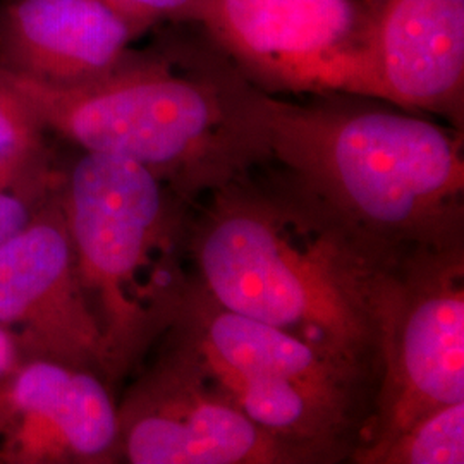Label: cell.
Returning <instances> with one entry per match:
<instances>
[{"label": "cell", "mask_w": 464, "mask_h": 464, "mask_svg": "<svg viewBox=\"0 0 464 464\" xmlns=\"http://www.w3.org/2000/svg\"><path fill=\"white\" fill-rule=\"evenodd\" d=\"M195 281L220 306L381 373L382 320L401 258L272 164L193 207ZM416 256V255H415Z\"/></svg>", "instance_id": "6da1fadb"}, {"label": "cell", "mask_w": 464, "mask_h": 464, "mask_svg": "<svg viewBox=\"0 0 464 464\" xmlns=\"http://www.w3.org/2000/svg\"><path fill=\"white\" fill-rule=\"evenodd\" d=\"M5 74L49 133L147 167L191 205L268 162L264 92L208 36L131 50L111 72L78 86Z\"/></svg>", "instance_id": "7a4b0ae2"}, {"label": "cell", "mask_w": 464, "mask_h": 464, "mask_svg": "<svg viewBox=\"0 0 464 464\" xmlns=\"http://www.w3.org/2000/svg\"><path fill=\"white\" fill-rule=\"evenodd\" d=\"M262 116L266 164L372 243L401 258L464 248L461 130L348 93L264 92Z\"/></svg>", "instance_id": "3957f363"}, {"label": "cell", "mask_w": 464, "mask_h": 464, "mask_svg": "<svg viewBox=\"0 0 464 464\" xmlns=\"http://www.w3.org/2000/svg\"><path fill=\"white\" fill-rule=\"evenodd\" d=\"M59 193L116 383L149 358L189 298L195 205L147 167L80 149L61 167Z\"/></svg>", "instance_id": "277c9868"}, {"label": "cell", "mask_w": 464, "mask_h": 464, "mask_svg": "<svg viewBox=\"0 0 464 464\" xmlns=\"http://www.w3.org/2000/svg\"><path fill=\"white\" fill-rule=\"evenodd\" d=\"M167 339L258 427L304 464L349 461L362 446L379 377L264 322L234 314L197 281Z\"/></svg>", "instance_id": "5b68a950"}, {"label": "cell", "mask_w": 464, "mask_h": 464, "mask_svg": "<svg viewBox=\"0 0 464 464\" xmlns=\"http://www.w3.org/2000/svg\"><path fill=\"white\" fill-rule=\"evenodd\" d=\"M461 401L464 248L421 253L401 268L387 301L373 411L351 458L385 446L418 418Z\"/></svg>", "instance_id": "8992f818"}, {"label": "cell", "mask_w": 464, "mask_h": 464, "mask_svg": "<svg viewBox=\"0 0 464 464\" xmlns=\"http://www.w3.org/2000/svg\"><path fill=\"white\" fill-rule=\"evenodd\" d=\"M199 24L266 93L368 97L363 0H212Z\"/></svg>", "instance_id": "52a82bcc"}, {"label": "cell", "mask_w": 464, "mask_h": 464, "mask_svg": "<svg viewBox=\"0 0 464 464\" xmlns=\"http://www.w3.org/2000/svg\"><path fill=\"white\" fill-rule=\"evenodd\" d=\"M151 353L117 402L121 463L304 464L224 398L170 339Z\"/></svg>", "instance_id": "ba28073f"}, {"label": "cell", "mask_w": 464, "mask_h": 464, "mask_svg": "<svg viewBox=\"0 0 464 464\" xmlns=\"http://www.w3.org/2000/svg\"><path fill=\"white\" fill-rule=\"evenodd\" d=\"M0 325L13 334L24 360L88 368L114 385L80 281L59 188L30 224L0 246Z\"/></svg>", "instance_id": "9c48e42d"}, {"label": "cell", "mask_w": 464, "mask_h": 464, "mask_svg": "<svg viewBox=\"0 0 464 464\" xmlns=\"http://www.w3.org/2000/svg\"><path fill=\"white\" fill-rule=\"evenodd\" d=\"M112 463L119 408L100 373L34 358L0 381V464Z\"/></svg>", "instance_id": "30bf717a"}, {"label": "cell", "mask_w": 464, "mask_h": 464, "mask_svg": "<svg viewBox=\"0 0 464 464\" xmlns=\"http://www.w3.org/2000/svg\"><path fill=\"white\" fill-rule=\"evenodd\" d=\"M370 99L463 131L464 0H363Z\"/></svg>", "instance_id": "8fae6325"}, {"label": "cell", "mask_w": 464, "mask_h": 464, "mask_svg": "<svg viewBox=\"0 0 464 464\" xmlns=\"http://www.w3.org/2000/svg\"><path fill=\"white\" fill-rule=\"evenodd\" d=\"M141 34L105 0H0V69L36 83L99 80Z\"/></svg>", "instance_id": "7c38bea8"}, {"label": "cell", "mask_w": 464, "mask_h": 464, "mask_svg": "<svg viewBox=\"0 0 464 464\" xmlns=\"http://www.w3.org/2000/svg\"><path fill=\"white\" fill-rule=\"evenodd\" d=\"M356 464H463L464 401L418 418L385 446L358 454Z\"/></svg>", "instance_id": "4fadbf2b"}, {"label": "cell", "mask_w": 464, "mask_h": 464, "mask_svg": "<svg viewBox=\"0 0 464 464\" xmlns=\"http://www.w3.org/2000/svg\"><path fill=\"white\" fill-rule=\"evenodd\" d=\"M50 134L32 102L0 69V183H16L47 170Z\"/></svg>", "instance_id": "5bb4252c"}, {"label": "cell", "mask_w": 464, "mask_h": 464, "mask_svg": "<svg viewBox=\"0 0 464 464\" xmlns=\"http://www.w3.org/2000/svg\"><path fill=\"white\" fill-rule=\"evenodd\" d=\"M61 167L53 166L34 178L0 183V246L23 231L45 201L57 191Z\"/></svg>", "instance_id": "9a60e30c"}, {"label": "cell", "mask_w": 464, "mask_h": 464, "mask_svg": "<svg viewBox=\"0 0 464 464\" xmlns=\"http://www.w3.org/2000/svg\"><path fill=\"white\" fill-rule=\"evenodd\" d=\"M112 9L147 34L162 23H201L212 0H105Z\"/></svg>", "instance_id": "2e32d148"}, {"label": "cell", "mask_w": 464, "mask_h": 464, "mask_svg": "<svg viewBox=\"0 0 464 464\" xmlns=\"http://www.w3.org/2000/svg\"><path fill=\"white\" fill-rule=\"evenodd\" d=\"M24 362V354L13 334L0 325V381L7 379Z\"/></svg>", "instance_id": "e0dca14e"}]
</instances>
